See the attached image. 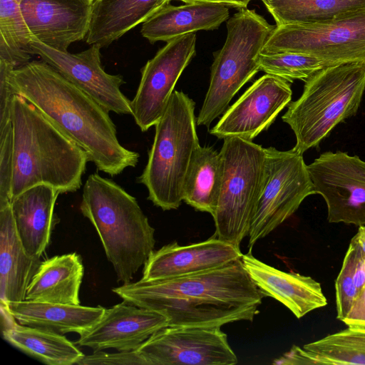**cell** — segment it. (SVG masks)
I'll use <instances>...</instances> for the list:
<instances>
[{"mask_svg":"<svg viewBox=\"0 0 365 365\" xmlns=\"http://www.w3.org/2000/svg\"><path fill=\"white\" fill-rule=\"evenodd\" d=\"M123 301L158 311L168 326L222 327L254 319L264 295L242 262L170 279L123 284L113 289Z\"/></svg>","mask_w":365,"mask_h":365,"instance_id":"cell-1","label":"cell"},{"mask_svg":"<svg viewBox=\"0 0 365 365\" xmlns=\"http://www.w3.org/2000/svg\"><path fill=\"white\" fill-rule=\"evenodd\" d=\"M9 81L14 93L83 148L98 171L114 177L137 165L139 153L120 143L108 111L43 60L16 68L9 64Z\"/></svg>","mask_w":365,"mask_h":365,"instance_id":"cell-2","label":"cell"},{"mask_svg":"<svg viewBox=\"0 0 365 365\" xmlns=\"http://www.w3.org/2000/svg\"><path fill=\"white\" fill-rule=\"evenodd\" d=\"M11 120L14 135L11 202L38 185L51 186L60 194L81 188L89 162L83 148L18 94L12 101Z\"/></svg>","mask_w":365,"mask_h":365,"instance_id":"cell-3","label":"cell"},{"mask_svg":"<svg viewBox=\"0 0 365 365\" xmlns=\"http://www.w3.org/2000/svg\"><path fill=\"white\" fill-rule=\"evenodd\" d=\"M80 210L94 226L118 282L128 284L154 251L155 230L136 198L98 173L83 188Z\"/></svg>","mask_w":365,"mask_h":365,"instance_id":"cell-4","label":"cell"},{"mask_svg":"<svg viewBox=\"0 0 365 365\" xmlns=\"http://www.w3.org/2000/svg\"><path fill=\"white\" fill-rule=\"evenodd\" d=\"M364 91L365 61L326 66L311 75L282 117L294 133L293 149L304 154L318 147L337 125L356 114Z\"/></svg>","mask_w":365,"mask_h":365,"instance_id":"cell-5","label":"cell"},{"mask_svg":"<svg viewBox=\"0 0 365 365\" xmlns=\"http://www.w3.org/2000/svg\"><path fill=\"white\" fill-rule=\"evenodd\" d=\"M195 107L187 94L174 91L155 125L147 164L137 179L147 188L148 199L163 210L178 209L183 201L186 175L200 146Z\"/></svg>","mask_w":365,"mask_h":365,"instance_id":"cell-6","label":"cell"},{"mask_svg":"<svg viewBox=\"0 0 365 365\" xmlns=\"http://www.w3.org/2000/svg\"><path fill=\"white\" fill-rule=\"evenodd\" d=\"M227 37L215 52L210 84L197 125L209 127L235 94L260 71L259 56L275 26L255 9H239L227 21Z\"/></svg>","mask_w":365,"mask_h":365,"instance_id":"cell-7","label":"cell"},{"mask_svg":"<svg viewBox=\"0 0 365 365\" xmlns=\"http://www.w3.org/2000/svg\"><path fill=\"white\" fill-rule=\"evenodd\" d=\"M220 151L222 178L216 211L215 237L240 247L248 236L261 192L265 151L240 137L223 139Z\"/></svg>","mask_w":365,"mask_h":365,"instance_id":"cell-8","label":"cell"},{"mask_svg":"<svg viewBox=\"0 0 365 365\" xmlns=\"http://www.w3.org/2000/svg\"><path fill=\"white\" fill-rule=\"evenodd\" d=\"M296 52L327 66L365 61V6L311 24L276 26L261 53Z\"/></svg>","mask_w":365,"mask_h":365,"instance_id":"cell-9","label":"cell"},{"mask_svg":"<svg viewBox=\"0 0 365 365\" xmlns=\"http://www.w3.org/2000/svg\"><path fill=\"white\" fill-rule=\"evenodd\" d=\"M264 151L263 183L248 234L250 249L315 194L303 154L293 148L282 151L269 147Z\"/></svg>","mask_w":365,"mask_h":365,"instance_id":"cell-10","label":"cell"},{"mask_svg":"<svg viewBox=\"0 0 365 365\" xmlns=\"http://www.w3.org/2000/svg\"><path fill=\"white\" fill-rule=\"evenodd\" d=\"M315 194L331 223L365 225V161L342 151H327L307 165Z\"/></svg>","mask_w":365,"mask_h":365,"instance_id":"cell-11","label":"cell"},{"mask_svg":"<svg viewBox=\"0 0 365 365\" xmlns=\"http://www.w3.org/2000/svg\"><path fill=\"white\" fill-rule=\"evenodd\" d=\"M148 365H234L237 357L221 327L168 326L137 349Z\"/></svg>","mask_w":365,"mask_h":365,"instance_id":"cell-12","label":"cell"},{"mask_svg":"<svg viewBox=\"0 0 365 365\" xmlns=\"http://www.w3.org/2000/svg\"><path fill=\"white\" fill-rule=\"evenodd\" d=\"M197 36L176 37L159 49L141 69L131 101L133 117L142 132L157 123L164 113L177 81L196 53Z\"/></svg>","mask_w":365,"mask_h":365,"instance_id":"cell-13","label":"cell"},{"mask_svg":"<svg viewBox=\"0 0 365 365\" xmlns=\"http://www.w3.org/2000/svg\"><path fill=\"white\" fill-rule=\"evenodd\" d=\"M31 47L33 55L40 56L108 112L133 115L131 101L120 90L125 82L122 76L105 71L101 66L100 46L93 44L80 53H71L52 48L32 38Z\"/></svg>","mask_w":365,"mask_h":365,"instance_id":"cell-14","label":"cell"},{"mask_svg":"<svg viewBox=\"0 0 365 365\" xmlns=\"http://www.w3.org/2000/svg\"><path fill=\"white\" fill-rule=\"evenodd\" d=\"M292 96L291 83L266 73L228 107L210 133L219 139L240 137L252 140L274 123Z\"/></svg>","mask_w":365,"mask_h":365,"instance_id":"cell-15","label":"cell"},{"mask_svg":"<svg viewBox=\"0 0 365 365\" xmlns=\"http://www.w3.org/2000/svg\"><path fill=\"white\" fill-rule=\"evenodd\" d=\"M168 326V319L163 314L123 301L105 309L100 320L81 334L75 344L90 347L93 351H132Z\"/></svg>","mask_w":365,"mask_h":365,"instance_id":"cell-16","label":"cell"},{"mask_svg":"<svg viewBox=\"0 0 365 365\" xmlns=\"http://www.w3.org/2000/svg\"><path fill=\"white\" fill-rule=\"evenodd\" d=\"M92 0H22L20 8L32 38L68 51L71 43L86 38Z\"/></svg>","mask_w":365,"mask_h":365,"instance_id":"cell-17","label":"cell"},{"mask_svg":"<svg viewBox=\"0 0 365 365\" xmlns=\"http://www.w3.org/2000/svg\"><path fill=\"white\" fill-rule=\"evenodd\" d=\"M242 255L240 247L215 236L187 245L174 242L151 253L140 280L159 281L195 274L240 259Z\"/></svg>","mask_w":365,"mask_h":365,"instance_id":"cell-18","label":"cell"},{"mask_svg":"<svg viewBox=\"0 0 365 365\" xmlns=\"http://www.w3.org/2000/svg\"><path fill=\"white\" fill-rule=\"evenodd\" d=\"M241 260L261 293L284 304L297 318L327 304L320 283L312 277L267 264L255 257L251 249L242 255Z\"/></svg>","mask_w":365,"mask_h":365,"instance_id":"cell-19","label":"cell"},{"mask_svg":"<svg viewBox=\"0 0 365 365\" xmlns=\"http://www.w3.org/2000/svg\"><path fill=\"white\" fill-rule=\"evenodd\" d=\"M60 192L51 186L32 187L11 202L17 235L26 253L40 258L57 222L54 207Z\"/></svg>","mask_w":365,"mask_h":365,"instance_id":"cell-20","label":"cell"},{"mask_svg":"<svg viewBox=\"0 0 365 365\" xmlns=\"http://www.w3.org/2000/svg\"><path fill=\"white\" fill-rule=\"evenodd\" d=\"M229 9L212 2L168 4L143 23L140 33L150 43H155L198 31L215 30L229 18Z\"/></svg>","mask_w":365,"mask_h":365,"instance_id":"cell-21","label":"cell"},{"mask_svg":"<svg viewBox=\"0 0 365 365\" xmlns=\"http://www.w3.org/2000/svg\"><path fill=\"white\" fill-rule=\"evenodd\" d=\"M171 0H92L88 44L107 46Z\"/></svg>","mask_w":365,"mask_h":365,"instance_id":"cell-22","label":"cell"},{"mask_svg":"<svg viewBox=\"0 0 365 365\" xmlns=\"http://www.w3.org/2000/svg\"><path fill=\"white\" fill-rule=\"evenodd\" d=\"M40 258L30 257L17 235L11 204L0 209V302L26 299L27 287Z\"/></svg>","mask_w":365,"mask_h":365,"instance_id":"cell-23","label":"cell"},{"mask_svg":"<svg viewBox=\"0 0 365 365\" xmlns=\"http://www.w3.org/2000/svg\"><path fill=\"white\" fill-rule=\"evenodd\" d=\"M6 304L19 324L59 334L81 335L100 320L106 309L26 299Z\"/></svg>","mask_w":365,"mask_h":365,"instance_id":"cell-24","label":"cell"},{"mask_svg":"<svg viewBox=\"0 0 365 365\" xmlns=\"http://www.w3.org/2000/svg\"><path fill=\"white\" fill-rule=\"evenodd\" d=\"M83 276L81 257L77 253L56 255L41 262L31 280L26 299L81 304L79 291Z\"/></svg>","mask_w":365,"mask_h":365,"instance_id":"cell-25","label":"cell"},{"mask_svg":"<svg viewBox=\"0 0 365 365\" xmlns=\"http://www.w3.org/2000/svg\"><path fill=\"white\" fill-rule=\"evenodd\" d=\"M222 178L220 154L211 146H200L191 161L183 187V202L200 212L214 215Z\"/></svg>","mask_w":365,"mask_h":365,"instance_id":"cell-26","label":"cell"},{"mask_svg":"<svg viewBox=\"0 0 365 365\" xmlns=\"http://www.w3.org/2000/svg\"><path fill=\"white\" fill-rule=\"evenodd\" d=\"M10 344L48 365H71L85 356L63 334L16 322L1 331Z\"/></svg>","mask_w":365,"mask_h":365,"instance_id":"cell-27","label":"cell"},{"mask_svg":"<svg viewBox=\"0 0 365 365\" xmlns=\"http://www.w3.org/2000/svg\"><path fill=\"white\" fill-rule=\"evenodd\" d=\"M276 26L311 24L331 19L365 6V0H261Z\"/></svg>","mask_w":365,"mask_h":365,"instance_id":"cell-28","label":"cell"},{"mask_svg":"<svg viewBox=\"0 0 365 365\" xmlns=\"http://www.w3.org/2000/svg\"><path fill=\"white\" fill-rule=\"evenodd\" d=\"M302 348L311 364L365 365V329L348 327Z\"/></svg>","mask_w":365,"mask_h":365,"instance_id":"cell-29","label":"cell"},{"mask_svg":"<svg viewBox=\"0 0 365 365\" xmlns=\"http://www.w3.org/2000/svg\"><path fill=\"white\" fill-rule=\"evenodd\" d=\"M32 35L14 0H0V61L14 68L29 62Z\"/></svg>","mask_w":365,"mask_h":365,"instance_id":"cell-30","label":"cell"},{"mask_svg":"<svg viewBox=\"0 0 365 365\" xmlns=\"http://www.w3.org/2000/svg\"><path fill=\"white\" fill-rule=\"evenodd\" d=\"M259 64L260 71L291 83L295 80L304 81L318 70L327 66L314 56L296 52L260 53Z\"/></svg>","mask_w":365,"mask_h":365,"instance_id":"cell-31","label":"cell"},{"mask_svg":"<svg viewBox=\"0 0 365 365\" xmlns=\"http://www.w3.org/2000/svg\"><path fill=\"white\" fill-rule=\"evenodd\" d=\"M359 246L351 240L340 272L335 280L336 318L343 321L349 312L359 291L354 281V269Z\"/></svg>","mask_w":365,"mask_h":365,"instance_id":"cell-32","label":"cell"},{"mask_svg":"<svg viewBox=\"0 0 365 365\" xmlns=\"http://www.w3.org/2000/svg\"><path fill=\"white\" fill-rule=\"evenodd\" d=\"M14 170L11 121L0 129V209L11 204Z\"/></svg>","mask_w":365,"mask_h":365,"instance_id":"cell-33","label":"cell"},{"mask_svg":"<svg viewBox=\"0 0 365 365\" xmlns=\"http://www.w3.org/2000/svg\"><path fill=\"white\" fill-rule=\"evenodd\" d=\"M78 365H148L147 361L136 350L121 351L118 353L93 351L85 355L78 363Z\"/></svg>","mask_w":365,"mask_h":365,"instance_id":"cell-34","label":"cell"},{"mask_svg":"<svg viewBox=\"0 0 365 365\" xmlns=\"http://www.w3.org/2000/svg\"><path fill=\"white\" fill-rule=\"evenodd\" d=\"M15 95L9 81V64L0 61V129L11 121L12 101Z\"/></svg>","mask_w":365,"mask_h":365,"instance_id":"cell-35","label":"cell"},{"mask_svg":"<svg viewBox=\"0 0 365 365\" xmlns=\"http://www.w3.org/2000/svg\"><path fill=\"white\" fill-rule=\"evenodd\" d=\"M342 322L350 327L365 329V284L359 292Z\"/></svg>","mask_w":365,"mask_h":365,"instance_id":"cell-36","label":"cell"},{"mask_svg":"<svg viewBox=\"0 0 365 365\" xmlns=\"http://www.w3.org/2000/svg\"><path fill=\"white\" fill-rule=\"evenodd\" d=\"M354 281L359 292L365 284V255L361 252L359 247L355 264Z\"/></svg>","mask_w":365,"mask_h":365,"instance_id":"cell-37","label":"cell"},{"mask_svg":"<svg viewBox=\"0 0 365 365\" xmlns=\"http://www.w3.org/2000/svg\"><path fill=\"white\" fill-rule=\"evenodd\" d=\"M181 1L185 3L193 2H212L222 4L227 6L230 8L242 9L247 7L252 0H177Z\"/></svg>","mask_w":365,"mask_h":365,"instance_id":"cell-38","label":"cell"},{"mask_svg":"<svg viewBox=\"0 0 365 365\" xmlns=\"http://www.w3.org/2000/svg\"><path fill=\"white\" fill-rule=\"evenodd\" d=\"M351 240L356 242L361 252L365 255V225L359 226L356 234Z\"/></svg>","mask_w":365,"mask_h":365,"instance_id":"cell-39","label":"cell"},{"mask_svg":"<svg viewBox=\"0 0 365 365\" xmlns=\"http://www.w3.org/2000/svg\"><path fill=\"white\" fill-rule=\"evenodd\" d=\"M14 1H16L18 4H20V3H21V1L22 0H14Z\"/></svg>","mask_w":365,"mask_h":365,"instance_id":"cell-40","label":"cell"}]
</instances>
